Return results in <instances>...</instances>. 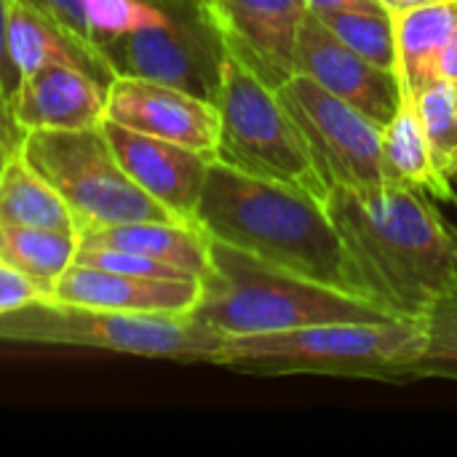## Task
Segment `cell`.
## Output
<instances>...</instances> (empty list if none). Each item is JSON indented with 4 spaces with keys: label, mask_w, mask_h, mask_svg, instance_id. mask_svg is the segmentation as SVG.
I'll use <instances>...</instances> for the list:
<instances>
[{
    "label": "cell",
    "mask_w": 457,
    "mask_h": 457,
    "mask_svg": "<svg viewBox=\"0 0 457 457\" xmlns=\"http://www.w3.org/2000/svg\"><path fill=\"white\" fill-rule=\"evenodd\" d=\"M327 212L370 295L399 319H423L457 289V236L418 187H329Z\"/></svg>",
    "instance_id": "1"
},
{
    "label": "cell",
    "mask_w": 457,
    "mask_h": 457,
    "mask_svg": "<svg viewBox=\"0 0 457 457\" xmlns=\"http://www.w3.org/2000/svg\"><path fill=\"white\" fill-rule=\"evenodd\" d=\"M295 64L300 75L311 78L329 94L353 104L380 129L394 118L399 107V75L375 67L353 48H348L311 8L297 35Z\"/></svg>",
    "instance_id": "12"
},
{
    "label": "cell",
    "mask_w": 457,
    "mask_h": 457,
    "mask_svg": "<svg viewBox=\"0 0 457 457\" xmlns=\"http://www.w3.org/2000/svg\"><path fill=\"white\" fill-rule=\"evenodd\" d=\"M383 166H386L388 179L396 185L418 187L423 193L436 195L439 201L457 198L455 190H450L439 179L431 163L426 129H423V118L418 107V94L410 91L407 86H402V99H399L394 118L383 126Z\"/></svg>",
    "instance_id": "19"
},
{
    "label": "cell",
    "mask_w": 457,
    "mask_h": 457,
    "mask_svg": "<svg viewBox=\"0 0 457 457\" xmlns=\"http://www.w3.org/2000/svg\"><path fill=\"white\" fill-rule=\"evenodd\" d=\"M278 96L303 131L327 193L335 185L372 190L391 182L383 166V129L375 120L300 72Z\"/></svg>",
    "instance_id": "9"
},
{
    "label": "cell",
    "mask_w": 457,
    "mask_h": 457,
    "mask_svg": "<svg viewBox=\"0 0 457 457\" xmlns=\"http://www.w3.org/2000/svg\"><path fill=\"white\" fill-rule=\"evenodd\" d=\"M423 348V319L329 321L270 335L228 337L217 367L260 378L329 375L407 383V370Z\"/></svg>",
    "instance_id": "4"
},
{
    "label": "cell",
    "mask_w": 457,
    "mask_h": 457,
    "mask_svg": "<svg viewBox=\"0 0 457 457\" xmlns=\"http://www.w3.org/2000/svg\"><path fill=\"white\" fill-rule=\"evenodd\" d=\"M431 163L439 179L453 187L457 177V86L439 78L418 94Z\"/></svg>",
    "instance_id": "22"
},
{
    "label": "cell",
    "mask_w": 457,
    "mask_h": 457,
    "mask_svg": "<svg viewBox=\"0 0 457 457\" xmlns=\"http://www.w3.org/2000/svg\"><path fill=\"white\" fill-rule=\"evenodd\" d=\"M214 104L220 110V161L327 198L308 142L287 112L278 88H270L228 54Z\"/></svg>",
    "instance_id": "7"
},
{
    "label": "cell",
    "mask_w": 457,
    "mask_h": 457,
    "mask_svg": "<svg viewBox=\"0 0 457 457\" xmlns=\"http://www.w3.org/2000/svg\"><path fill=\"white\" fill-rule=\"evenodd\" d=\"M104 118L131 131L150 134L217 158L220 110L214 102H206L182 88L147 78L112 75L107 83Z\"/></svg>",
    "instance_id": "11"
},
{
    "label": "cell",
    "mask_w": 457,
    "mask_h": 457,
    "mask_svg": "<svg viewBox=\"0 0 457 457\" xmlns=\"http://www.w3.org/2000/svg\"><path fill=\"white\" fill-rule=\"evenodd\" d=\"M388 13L396 11H407V8H418V5H428V3H439V0H378Z\"/></svg>",
    "instance_id": "30"
},
{
    "label": "cell",
    "mask_w": 457,
    "mask_h": 457,
    "mask_svg": "<svg viewBox=\"0 0 457 457\" xmlns=\"http://www.w3.org/2000/svg\"><path fill=\"white\" fill-rule=\"evenodd\" d=\"M19 150L62 195L75 217L78 236L107 225L142 220L182 222L126 174L102 126L35 129L21 137Z\"/></svg>",
    "instance_id": "6"
},
{
    "label": "cell",
    "mask_w": 457,
    "mask_h": 457,
    "mask_svg": "<svg viewBox=\"0 0 457 457\" xmlns=\"http://www.w3.org/2000/svg\"><path fill=\"white\" fill-rule=\"evenodd\" d=\"M16 150H19V145L0 129V171H3V166H5V161H8V155L16 153Z\"/></svg>",
    "instance_id": "31"
},
{
    "label": "cell",
    "mask_w": 457,
    "mask_h": 457,
    "mask_svg": "<svg viewBox=\"0 0 457 457\" xmlns=\"http://www.w3.org/2000/svg\"><path fill=\"white\" fill-rule=\"evenodd\" d=\"M426 348L407 370L412 380H455L457 383V289L439 300L426 316Z\"/></svg>",
    "instance_id": "24"
},
{
    "label": "cell",
    "mask_w": 457,
    "mask_h": 457,
    "mask_svg": "<svg viewBox=\"0 0 457 457\" xmlns=\"http://www.w3.org/2000/svg\"><path fill=\"white\" fill-rule=\"evenodd\" d=\"M399 80L420 94L428 83L439 80V62L457 32V0H439L391 13Z\"/></svg>",
    "instance_id": "18"
},
{
    "label": "cell",
    "mask_w": 457,
    "mask_h": 457,
    "mask_svg": "<svg viewBox=\"0 0 457 457\" xmlns=\"http://www.w3.org/2000/svg\"><path fill=\"white\" fill-rule=\"evenodd\" d=\"M311 11H378L388 13L378 0H305Z\"/></svg>",
    "instance_id": "28"
},
{
    "label": "cell",
    "mask_w": 457,
    "mask_h": 457,
    "mask_svg": "<svg viewBox=\"0 0 457 457\" xmlns=\"http://www.w3.org/2000/svg\"><path fill=\"white\" fill-rule=\"evenodd\" d=\"M201 292L204 284L198 278H147L72 262L54 284L48 300L115 313L190 316Z\"/></svg>",
    "instance_id": "14"
},
{
    "label": "cell",
    "mask_w": 457,
    "mask_h": 457,
    "mask_svg": "<svg viewBox=\"0 0 457 457\" xmlns=\"http://www.w3.org/2000/svg\"><path fill=\"white\" fill-rule=\"evenodd\" d=\"M0 225L78 233L75 217L62 195L29 166L21 150L11 153L0 171Z\"/></svg>",
    "instance_id": "20"
},
{
    "label": "cell",
    "mask_w": 457,
    "mask_h": 457,
    "mask_svg": "<svg viewBox=\"0 0 457 457\" xmlns=\"http://www.w3.org/2000/svg\"><path fill=\"white\" fill-rule=\"evenodd\" d=\"M78 241V233L0 225V262L19 270L46 289V295H51L59 276L75 262Z\"/></svg>",
    "instance_id": "21"
},
{
    "label": "cell",
    "mask_w": 457,
    "mask_h": 457,
    "mask_svg": "<svg viewBox=\"0 0 457 457\" xmlns=\"http://www.w3.org/2000/svg\"><path fill=\"white\" fill-rule=\"evenodd\" d=\"M195 228L295 276L375 300L327 204L313 193L246 174L214 158L195 209Z\"/></svg>",
    "instance_id": "2"
},
{
    "label": "cell",
    "mask_w": 457,
    "mask_h": 457,
    "mask_svg": "<svg viewBox=\"0 0 457 457\" xmlns=\"http://www.w3.org/2000/svg\"><path fill=\"white\" fill-rule=\"evenodd\" d=\"M102 131L126 174L174 217L195 225V209L214 158L150 134L131 131L107 118L102 120Z\"/></svg>",
    "instance_id": "13"
},
{
    "label": "cell",
    "mask_w": 457,
    "mask_h": 457,
    "mask_svg": "<svg viewBox=\"0 0 457 457\" xmlns=\"http://www.w3.org/2000/svg\"><path fill=\"white\" fill-rule=\"evenodd\" d=\"M313 13L359 56L396 75L399 56H396L391 13H378V11H313Z\"/></svg>",
    "instance_id": "23"
},
{
    "label": "cell",
    "mask_w": 457,
    "mask_h": 457,
    "mask_svg": "<svg viewBox=\"0 0 457 457\" xmlns=\"http://www.w3.org/2000/svg\"><path fill=\"white\" fill-rule=\"evenodd\" d=\"M212 270L193 319L228 337L270 335L329 321L399 319L380 303L295 276L241 249L209 238Z\"/></svg>",
    "instance_id": "3"
},
{
    "label": "cell",
    "mask_w": 457,
    "mask_h": 457,
    "mask_svg": "<svg viewBox=\"0 0 457 457\" xmlns=\"http://www.w3.org/2000/svg\"><path fill=\"white\" fill-rule=\"evenodd\" d=\"M439 78L450 80L457 86V32L450 37L445 54H442V62H439Z\"/></svg>",
    "instance_id": "29"
},
{
    "label": "cell",
    "mask_w": 457,
    "mask_h": 457,
    "mask_svg": "<svg viewBox=\"0 0 457 457\" xmlns=\"http://www.w3.org/2000/svg\"><path fill=\"white\" fill-rule=\"evenodd\" d=\"M204 5L225 51L270 88H281L297 72L305 0H204Z\"/></svg>",
    "instance_id": "10"
},
{
    "label": "cell",
    "mask_w": 457,
    "mask_h": 457,
    "mask_svg": "<svg viewBox=\"0 0 457 457\" xmlns=\"http://www.w3.org/2000/svg\"><path fill=\"white\" fill-rule=\"evenodd\" d=\"M43 297H48L46 289H40L27 276H21L19 270L0 262V313L24 308V305L35 303V300H43Z\"/></svg>",
    "instance_id": "27"
},
{
    "label": "cell",
    "mask_w": 457,
    "mask_h": 457,
    "mask_svg": "<svg viewBox=\"0 0 457 457\" xmlns=\"http://www.w3.org/2000/svg\"><path fill=\"white\" fill-rule=\"evenodd\" d=\"M107 83L78 64H46L19 80L13 120L27 134L35 129L102 126Z\"/></svg>",
    "instance_id": "15"
},
{
    "label": "cell",
    "mask_w": 457,
    "mask_h": 457,
    "mask_svg": "<svg viewBox=\"0 0 457 457\" xmlns=\"http://www.w3.org/2000/svg\"><path fill=\"white\" fill-rule=\"evenodd\" d=\"M80 238L150 257V260L171 265L198 281H204L212 270L209 236H204L190 222H177V220L123 222V225L86 230V233H80Z\"/></svg>",
    "instance_id": "17"
},
{
    "label": "cell",
    "mask_w": 457,
    "mask_h": 457,
    "mask_svg": "<svg viewBox=\"0 0 457 457\" xmlns=\"http://www.w3.org/2000/svg\"><path fill=\"white\" fill-rule=\"evenodd\" d=\"M86 35L99 48L126 32L163 24L169 19L166 8L155 0H83Z\"/></svg>",
    "instance_id": "25"
},
{
    "label": "cell",
    "mask_w": 457,
    "mask_h": 457,
    "mask_svg": "<svg viewBox=\"0 0 457 457\" xmlns=\"http://www.w3.org/2000/svg\"><path fill=\"white\" fill-rule=\"evenodd\" d=\"M0 343L91 348L182 364H220L228 335L204 327L193 316L115 313L43 297L0 313Z\"/></svg>",
    "instance_id": "5"
},
{
    "label": "cell",
    "mask_w": 457,
    "mask_h": 457,
    "mask_svg": "<svg viewBox=\"0 0 457 457\" xmlns=\"http://www.w3.org/2000/svg\"><path fill=\"white\" fill-rule=\"evenodd\" d=\"M5 46L19 80L46 64H78L104 83L112 78L99 48L78 40L32 0H5Z\"/></svg>",
    "instance_id": "16"
},
{
    "label": "cell",
    "mask_w": 457,
    "mask_h": 457,
    "mask_svg": "<svg viewBox=\"0 0 457 457\" xmlns=\"http://www.w3.org/2000/svg\"><path fill=\"white\" fill-rule=\"evenodd\" d=\"M16 86H19V75H16V70L11 64L8 46H5V0H0V129L16 145H21L24 131L13 120V94H16Z\"/></svg>",
    "instance_id": "26"
},
{
    "label": "cell",
    "mask_w": 457,
    "mask_h": 457,
    "mask_svg": "<svg viewBox=\"0 0 457 457\" xmlns=\"http://www.w3.org/2000/svg\"><path fill=\"white\" fill-rule=\"evenodd\" d=\"M169 19L99 46L112 75L158 80L217 102L228 51L204 0H155Z\"/></svg>",
    "instance_id": "8"
}]
</instances>
